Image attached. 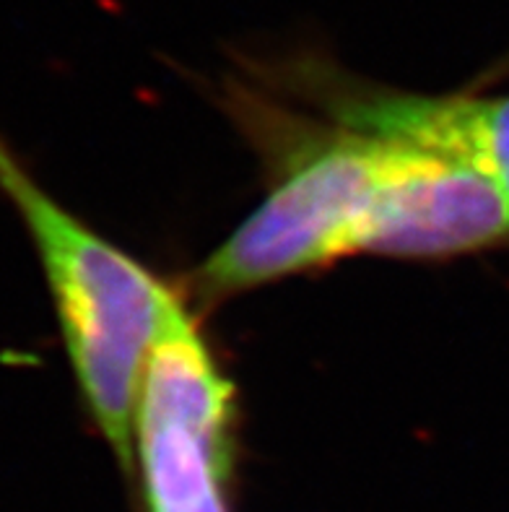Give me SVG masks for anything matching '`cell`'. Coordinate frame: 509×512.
<instances>
[{"label": "cell", "instance_id": "1", "mask_svg": "<svg viewBox=\"0 0 509 512\" xmlns=\"http://www.w3.org/2000/svg\"><path fill=\"white\" fill-rule=\"evenodd\" d=\"M229 107L271 190L182 286L200 310L351 255L445 260L509 247V201L465 159L247 86Z\"/></svg>", "mask_w": 509, "mask_h": 512}, {"label": "cell", "instance_id": "2", "mask_svg": "<svg viewBox=\"0 0 509 512\" xmlns=\"http://www.w3.org/2000/svg\"><path fill=\"white\" fill-rule=\"evenodd\" d=\"M0 193L32 237L86 414L133 479L143 380L185 292L68 211L3 136Z\"/></svg>", "mask_w": 509, "mask_h": 512}, {"label": "cell", "instance_id": "3", "mask_svg": "<svg viewBox=\"0 0 509 512\" xmlns=\"http://www.w3.org/2000/svg\"><path fill=\"white\" fill-rule=\"evenodd\" d=\"M234 461L237 390L185 294L156 341L138 403L136 468L146 512H232Z\"/></svg>", "mask_w": 509, "mask_h": 512}, {"label": "cell", "instance_id": "4", "mask_svg": "<svg viewBox=\"0 0 509 512\" xmlns=\"http://www.w3.org/2000/svg\"><path fill=\"white\" fill-rule=\"evenodd\" d=\"M346 110L361 128L465 159L509 201V94H416L359 81Z\"/></svg>", "mask_w": 509, "mask_h": 512}]
</instances>
